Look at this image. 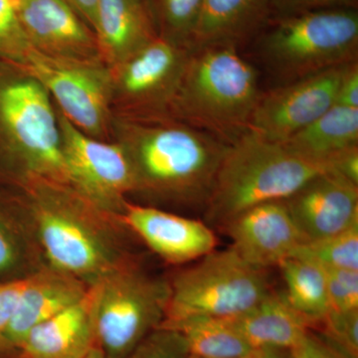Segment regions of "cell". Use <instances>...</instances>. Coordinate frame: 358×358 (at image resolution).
Masks as SVG:
<instances>
[{
	"instance_id": "6da1fadb",
	"label": "cell",
	"mask_w": 358,
	"mask_h": 358,
	"mask_svg": "<svg viewBox=\"0 0 358 358\" xmlns=\"http://www.w3.org/2000/svg\"><path fill=\"white\" fill-rule=\"evenodd\" d=\"M133 169L134 192L152 201L206 206L228 143L162 114L113 117Z\"/></svg>"
},
{
	"instance_id": "7a4b0ae2",
	"label": "cell",
	"mask_w": 358,
	"mask_h": 358,
	"mask_svg": "<svg viewBox=\"0 0 358 358\" xmlns=\"http://www.w3.org/2000/svg\"><path fill=\"white\" fill-rule=\"evenodd\" d=\"M22 207L46 265L93 286L131 257L127 229L71 186L45 179L18 183Z\"/></svg>"
},
{
	"instance_id": "3957f363",
	"label": "cell",
	"mask_w": 358,
	"mask_h": 358,
	"mask_svg": "<svg viewBox=\"0 0 358 358\" xmlns=\"http://www.w3.org/2000/svg\"><path fill=\"white\" fill-rule=\"evenodd\" d=\"M261 94L258 70L237 47L192 49L167 113L230 145L248 131Z\"/></svg>"
},
{
	"instance_id": "277c9868",
	"label": "cell",
	"mask_w": 358,
	"mask_h": 358,
	"mask_svg": "<svg viewBox=\"0 0 358 358\" xmlns=\"http://www.w3.org/2000/svg\"><path fill=\"white\" fill-rule=\"evenodd\" d=\"M329 171V164L248 129L228 145L205 206L206 219L222 228L247 209L289 199L310 179Z\"/></svg>"
},
{
	"instance_id": "5b68a950",
	"label": "cell",
	"mask_w": 358,
	"mask_h": 358,
	"mask_svg": "<svg viewBox=\"0 0 358 358\" xmlns=\"http://www.w3.org/2000/svg\"><path fill=\"white\" fill-rule=\"evenodd\" d=\"M52 103L29 73L0 61V169L17 183L45 179L69 185Z\"/></svg>"
},
{
	"instance_id": "8992f818",
	"label": "cell",
	"mask_w": 358,
	"mask_h": 358,
	"mask_svg": "<svg viewBox=\"0 0 358 358\" xmlns=\"http://www.w3.org/2000/svg\"><path fill=\"white\" fill-rule=\"evenodd\" d=\"M253 40L274 87L289 84L358 61L357 8L271 17Z\"/></svg>"
},
{
	"instance_id": "52a82bcc",
	"label": "cell",
	"mask_w": 358,
	"mask_h": 358,
	"mask_svg": "<svg viewBox=\"0 0 358 358\" xmlns=\"http://www.w3.org/2000/svg\"><path fill=\"white\" fill-rule=\"evenodd\" d=\"M96 345L106 358H126L166 317L169 280L129 258L93 286Z\"/></svg>"
},
{
	"instance_id": "ba28073f",
	"label": "cell",
	"mask_w": 358,
	"mask_h": 358,
	"mask_svg": "<svg viewBox=\"0 0 358 358\" xmlns=\"http://www.w3.org/2000/svg\"><path fill=\"white\" fill-rule=\"evenodd\" d=\"M196 262L169 279L171 296L164 322L195 317L232 319L273 291L266 270L247 263L231 248L214 250Z\"/></svg>"
},
{
	"instance_id": "9c48e42d",
	"label": "cell",
	"mask_w": 358,
	"mask_h": 358,
	"mask_svg": "<svg viewBox=\"0 0 358 358\" xmlns=\"http://www.w3.org/2000/svg\"><path fill=\"white\" fill-rule=\"evenodd\" d=\"M20 67L43 85L56 108L77 129L92 138L109 140L114 117L112 82L103 61L52 57L31 47Z\"/></svg>"
},
{
	"instance_id": "30bf717a",
	"label": "cell",
	"mask_w": 358,
	"mask_h": 358,
	"mask_svg": "<svg viewBox=\"0 0 358 358\" xmlns=\"http://www.w3.org/2000/svg\"><path fill=\"white\" fill-rule=\"evenodd\" d=\"M56 110L69 186L119 220L128 202L127 195L134 192L133 169L124 148L117 141L84 134Z\"/></svg>"
},
{
	"instance_id": "8fae6325",
	"label": "cell",
	"mask_w": 358,
	"mask_h": 358,
	"mask_svg": "<svg viewBox=\"0 0 358 358\" xmlns=\"http://www.w3.org/2000/svg\"><path fill=\"white\" fill-rule=\"evenodd\" d=\"M190 51L157 37L110 68L115 117L167 113Z\"/></svg>"
},
{
	"instance_id": "7c38bea8",
	"label": "cell",
	"mask_w": 358,
	"mask_h": 358,
	"mask_svg": "<svg viewBox=\"0 0 358 358\" xmlns=\"http://www.w3.org/2000/svg\"><path fill=\"white\" fill-rule=\"evenodd\" d=\"M352 64L262 92L252 114L250 131L278 143L288 141L336 105L341 80Z\"/></svg>"
},
{
	"instance_id": "4fadbf2b",
	"label": "cell",
	"mask_w": 358,
	"mask_h": 358,
	"mask_svg": "<svg viewBox=\"0 0 358 358\" xmlns=\"http://www.w3.org/2000/svg\"><path fill=\"white\" fill-rule=\"evenodd\" d=\"M221 229L230 238V248L237 255L264 270L279 267L303 243L285 200L247 209Z\"/></svg>"
},
{
	"instance_id": "5bb4252c",
	"label": "cell",
	"mask_w": 358,
	"mask_h": 358,
	"mask_svg": "<svg viewBox=\"0 0 358 358\" xmlns=\"http://www.w3.org/2000/svg\"><path fill=\"white\" fill-rule=\"evenodd\" d=\"M285 201L303 242L334 236L358 224V185L334 171L310 179Z\"/></svg>"
},
{
	"instance_id": "9a60e30c",
	"label": "cell",
	"mask_w": 358,
	"mask_h": 358,
	"mask_svg": "<svg viewBox=\"0 0 358 358\" xmlns=\"http://www.w3.org/2000/svg\"><path fill=\"white\" fill-rule=\"evenodd\" d=\"M119 220L169 264L197 261L215 250L217 238L208 225L152 206L127 202Z\"/></svg>"
},
{
	"instance_id": "2e32d148",
	"label": "cell",
	"mask_w": 358,
	"mask_h": 358,
	"mask_svg": "<svg viewBox=\"0 0 358 358\" xmlns=\"http://www.w3.org/2000/svg\"><path fill=\"white\" fill-rule=\"evenodd\" d=\"M18 13L35 50L68 60L103 61L96 35L65 0H18Z\"/></svg>"
},
{
	"instance_id": "e0dca14e",
	"label": "cell",
	"mask_w": 358,
	"mask_h": 358,
	"mask_svg": "<svg viewBox=\"0 0 358 358\" xmlns=\"http://www.w3.org/2000/svg\"><path fill=\"white\" fill-rule=\"evenodd\" d=\"M89 288L76 278L44 264L26 278L17 307L0 338V346L17 352L31 329L83 298Z\"/></svg>"
},
{
	"instance_id": "ac0fdd59",
	"label": "cell",
	"mask_w": 358,
	"mask_h": 358,
	"mask_svg": "<svg viewBox=\"0 0 358 358\" xmlns=\"http://www.w3.org/2000/svg\"><path fill=\"white\" fill-rule=\"evenodd\" d=\"M96 345L94 291L29 331L20 358H82Z\"/></svg>"
},
{
	"instance_id": "d6986e66",
	"label": "cell",
	"mask_w": 358,
	"mask_h": 358,
	"mask_svg": "<svg viewBox=\"0 0 358 358\" xmlns=\"http://www.w3.org/2000/svg\"><path fill=\"white\" fill-rule=\"evenodd\" d=\"M272 17V0H203L190 49L213 45L239 48Z\"/></svg>"
},
{
	"instance_id": "ffe728a7",
	"label": "cell",
	"mask_w": 358,
	"mask_h": 358,
	"mask_svg": "<svg viewBox=\"0 0 358 358\" xmlns=\"http://www.w3.org/2000/svg\"><path fill=\"white\" fill-rule=\"evenodd\" d=\"M95 35L109 68L159 37L145 0H98Z\"/></svg>"
},
{
	"instance_id": "44dd1931",
	"label": "cell",
	"mask_w": 358,
	"mask_h": 358,
	"mask_svg": "<svg viewBox=\"0 0 358 358\" xmlns=\"http://www.w3.org/2000/svg\"><path fill=\"white\" fill-rule=\"evenodd\" d=\"M228 320L253 348L291 350L312 329L284 292L272 291L248 312Z\"/></svg>"
},
{
	"instance_id": "7402d4cb",
	"label": "cell",
	"mask_w": 358,
	"mask_h": 358,
	"mask_svg": "<svg viewBox=\"0 0 358 358\" xmlns=\"http://www.w3.org/2000/svg\"><path fill=\"white\" fill-rule=\"evenodd\" d=\"M284 143L308 159L331 166L334 157L358 147V108L334 105Z\"/></svg>"
},
{
	"instance_id": "603a6c76",
	"label": "cell",
	"mask_w": 358,
	"mask_h": 358,
	"mask_svg": "<svg viewBox=\"0 0 358 358\" xmlns=\"http://www.w3.org/2000/svg\"><path fill=\"white\" fill-rule=\"evenodd\" d=\"M279 268L289 305L310 322L312 329H315L331 310L326 270L319 264L300 257H289Z\"/></svg>"
},
{
	"instance_id": "cb8c5ba5",
	"label": "cell",
	"mask_w": 358,
	"mask_h": 358,
	"mask_svg": "<svg viewBox=\"0 0 358 358\" xmlns=\"http://www.w3.org/2000/svg\"><path fill=\"white\" fill-rule=\"evenodd\" d=\"M185 339L189 355L196 358H238L253 350L228 319L187 317L164 322Z\"/></svg>"
},
{
	"instance_id": "d4e9b609",
	"label": "cell",
	"mask_w": 358,
	"mask_h": 358,
	"mask_svg": "<svg viewBox=\"0 0 358 358\" xmlns=\"http://www.w3.org/2000/svg\"><path fill=\"white\" fill-rule=\"evenodd\" d=\"M0 199V275H13L23 268L38 270L42 258L31 226L26 217L14 218ZM43 259V258H42Z\"/></svg>"
},
{
	"instance_id": "484cf974",
	"label": "cell",
	"mask_w": 358,
	"mask_h": 358,
	"mask_svg": "<svg viewBox=\"0 0 358 358\" xmlns=\"http://www.w3.org/2000/svg\"><path fill=\"white\" fill-rule=\"evenodd\" d=\"M160 38L190 49L203 0H145Z\"/></svg>"
},
{
	"instance_id": "4316f807",
	"label": "cell",
	"mask_w": 358,
	"mask_h": 358,
	"mask_svg": "<svg viewBox=\"0 0 358 358\" xmlns=\"http://www.w3.org/2000/svg\"><path fill=\"white\" fill-rule=\"evenodd\" d=\"M292 257H300L324 268L358 271V224L317 241L303 242Z\"/></svg>"
},
{
	"instance_id": "83f0119b",
	"label": "cell",
	"mask_w": 358,
	"mask_h": 358,
	"mask_svg": "<svg viewBox=\"0 0 358 358\" xmlns=\"http://www.w3.org/2000/svg\"><path fill=\"white\" fill-rule=\"evenodd\" d=\"M31 47L18 13V0H0V61L20 66Z\"/></svg>"
},
{
	"instance_id": "f1b7e54d",
	"label": "cell",
	"mask_w": 358,
	"mask_h": 358,
	"mask_svg": "<svg viewBox=\"0 0 358 358\" xmlns=\"http://www.w3.org/2000/svg\"><path fill=\"white\" fill-rule=\"evenodd\" d=\"M315 327L320 329L317 336L327 345L346 358H358V310H329Z\"/></svg>"
},
{
	"instance_id": "f546056e",
	"label": "cell",
	"mask_w": 358,
	"mask_h": 358,
	"mask_svg": "<svg viewBox=\"0 0 358 358\" xmlns=\"http://www.w3.org/2000/svg\"><path fill=\"white\" fill-rule=\"evenodd\" d=\"M185 339L178 331L157 327L148 334L126 358H188Z\"/></svg>"
},
{
	"instance_id": "4dcf8cb0",
	"label": "cell",
	"mask_w": 358,
	"mask_h": 358,
	"mask_svg": "<svg viewBox=\"0 0 358 358\" xmlns=\"http://www.w3.org/2000/svg\"><path fill=\"white\" fill-rule=\"evenodd\" d=\"M331 310H358V271L324 268Z\"/></svg>"
},
{
	"instance_id": "1f68e13d",
	"label": "cell",
	"mask_w": 358,
	"mask_h": 358,
	"mask_svg": "<svg viewBox=\"0 0 358 358\" xmlns=\"http://www.w3.org/2000/svg\"><path fill=\"white\" fill-rule=\"evenodd\" d=\"M358 0H272V17L331 9L357 8Z\"/></svg>"
},
{
	"instance_id": "d6a6232c",
	"label": "cell",
	"mask_w": 358,
	"mask_h": 358,
	"mask_svg": "<svg viewBox=\"0 0 358 358\" xmlns=\"http://www.w3.org/2000/svg\"><path fill=\"white\" fill-rule=\"evenodd\" d=\"M26 278L0 282V338L6 331L24 289Z\"/></svg>"
},
{
	"instance_id": "836d02e7",
	"label": "cell",
	"mask_w": 358,
	"mask_h": 358,
	"mask_svg": "<svg viewBox=\"0 0 358 358\" xmlns=\"http://www.w3.org/2000/svg\"><path fill=\"white\" fill-rule=\"evenodd\" d=\"M293 358H346L322 341L312 329L291 350Z\"/></svg>"
},
{
	"instance_id": "e575fe53",
	"label": "cell",
	"mask_w": 358,
	"mask_h": 358,
	"mask_svg": "<svg viewBox=\"0 0 358 358\" xmlns=\"http://www.w3.org/2000/svg\"><path fill=\"white\" fill-rule=\"evenodd\" d=\"M336 105L358 108V61L346 70L339 86Z\"/></svg>"
},
{
	"instance_id": "d590c367",
	"label": "cell",
	"mask_w": 358,
	"mask_h": 358,
	"mask_svg": "<svg viewBox=\"0 0 358 358\" xmlns=\"http://www.w3.org/2000/svg\"><path fill=\"white\" fill-rule=\"evenodd\" d=\"M331 171L358 185V147L346 150L331 162Z\"/></svg>"
},
{
	"instance_id": "8d00e7d4",
	"label": "cell",
	"mask_w": 358,
	"mask_h": 358,
	"mask_svg": "<svg viewBox=\"0 0 358 358\" xmlns=\"http://www.w3.org/2000/svg\"><path fill=\"white\" fill-rule=\"evenodd\" d=\"M95 34L98 0H65Z\"/></svg>"
},
{
	"instance_id": "74e56055",
	"label": "cell",
	"mask_w": 358,
	"mask_h": 358,
	"mask_svg": "<svg viewBox=\"0 0 358 358\" xmlns=\"http://www.w3.org/2000/svg\"><path fill=\"white\" fill-rule=\"evenodd\" d=\"M238 358H293L289 350L278 348H253Z\"/></svg>"
},
{
	"instance_id": "f35d334b",
	"label": "cell",
	"mask_w": 358,
	"mask_h": 358,
	"mask_svg": "<svg viewBox=\"0 0 358 358\" xmlns=\"http://www.w3.org/2000/svg\"><path fill=\"white\" fill-rule=\"evenodd\" d=\"M82 358H106V357L105 355H103L102 350H101L98 346L95 345Z\"/></svg>"
},
{
	"instance_id": "ab89813d",
	"label": "cell",
	"mask_w": 358,
	"mask_h": 358,
	"mask_svg": "<svg viewBox=\"0 0 358 358\" xmlns=\"http://www.w3.org/2000/svg\"><path fill=\"white\" fill-rule=\"evenodd\" d=\"M188 358H196V357H192V355H189V357H188Z\"/></svg>"
}]
</instances>
